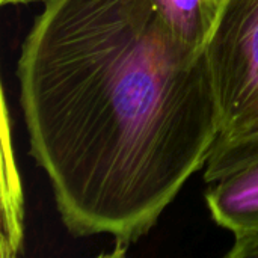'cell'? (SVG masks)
I'll use <instances>...</instances> for the list:
<instances>
[{
  "mask_svg": "<svg viewBox=\"0 0 258 258\" xmlns=\"http://www.w3.org/2000/svg\"><path fill=\"white\" fill-rule=\"evenodd\" d=\"M30 156L76 237L118 251L206 166L219 107L206 48L153 0H45L18 59Z\"/></svg>",
  "mask_w": 258,
  "mask_h": 258,
  "instance_id": "1",
  "label": "cell"
},
{
  "mask_svg": "<svg viewBox=\"0 0 258 258\" xmlns=\"http://www.w3.org/2000/svg\"><path fill=\"white\" fill-rule=\"evenodd\" d=\"M206 54L219 107L210 184L258 162V0H219Z\"/></svg>",
  "mask_w": 258,
  "mask_h": 258,
  "instance_id": "2",
  "label": "cell"
},
{
  "mask_svg": "<svg viewBox=\"0 0 258 258\" xmlns=\"http://www.w3.org/2000/svg\"><path fill=\"white\" fill-rule=\"evenodd\" d=\"M206 203L215 222L233 234L258 228V162L210 183Z\"/></svg>",
  "mask_w": 258,
  "mask_h": 258,
  "instance_id": "3",
  "label": "cell"
},
{
  "mask_svg": "<svg viewBox=\"0 0 258 258\" xmlns=\"http://www.w3.org/2000/svg\"><path fill=\"white\" fill-rule=\"evenodd\" d=\"M175 35L197 48H206L219 0H153Z\"/></svg>",
  "mask_w": 258,
  "mask_h": 258,
  "instance_id": "4",
  "label": "cell"
},
{
  "mask_svg": "<svg viewBox=\"0 0 258 258\" xmlns=\"http://www.w3.org/2000/svg\"><path fill=\"white\" fill-rule=\"evenodd\" d=\"M227 257H258V228L234 234V245L227 252Z\"/></svg>",
  "mask_w": 258,
  "mask_h": 258,
  "instance_id": "5",
  "label": "cell"
},
{
  "mask_svg": "<svg viewBox=\"0 0 258 258\" xmlns=\"http://www.w3.org/2000/svg\"><path fill=\"white\" fill-rule=\"evenodd\" d=\"M33 0H0L2 5H20V3H29Z\"/></svg>",
  "mask_w": 258,
  "mask_h": 258,
  "instance_id": "6",
  "label": "cell"
}]
</instances>
